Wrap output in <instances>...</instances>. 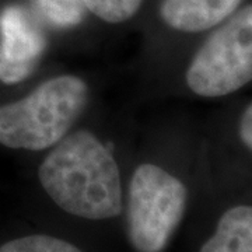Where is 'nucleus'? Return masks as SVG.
Returning a JSON list of instances; mask_svg holds the SVG:
<instances>
[{"label":"nucleus","mask_w":252,"mask_h":252,"mask_svg":"<svg viewBox=\"0 0 252 252\" xmlns=\"http://www.w3.org/2000/svg\"><path fill=\"white\" fill-rule=\"evenodd\" d=\"M39 13L56 28H72L87 16L84 0H35Z\"/></svg>","instance_id":"nucleus-8"},{"label":"nucleus","mask_w":252,"mask_h":252,"mask_svg":"<svg viewBox=\"0 0 252 252\" xmlns=\"http://www.w3.org/2000/svg\"><path fill=\"white\" fill-rule=\"evenodd\" d=\"M46 49L45 35L21 6L0 13V81L18 84L36 69Z\"/></svg>","instance_id":"nucleus-5"},{"label":"nucleus","mask_w":252,"mask_h":252,"mask_svg":"<svg viewBox=\"0 0 252 252\" xmlns=\"http://www.w3.org/2000/svg\"><path fill=\"white\" fill-rule=\"evenodd\" d=\"M90 101V86L80 76L59 74L26 97L0 105V144L16 150H49L70 133Z\"/></svg>","instance_id":"nucleus-2"},{"label":"nucleus","mask_w":252,"mask_h":252,"mask_svg":"<svg viewBox=\"0 0 252 252\" xmlns=\"http://www.w3.org/2000/svg\"><path fill=\"white\" fill-rule=\"evenodd\" d=\"M238 136L241 143L252 152V102L244 109L238 121Z\"/></svg>","instance_id":"nucleus-11"},{"label":"nucleus","mask_w":252,"mask_h":252,"mask_svg":"<svg viewBox=\"0 0 252 252\" xmlns=\"http://www.w3.org/2000/svg\"><path fill=\"white\" fill-rule=\"evenodd\" d=\"M0 252H84L77 245L61 237L30 234L13 238L0 245Z\"/></svg>","instance_id":"nucleus-9"},{"label":"nucleus","mask_w":252,"mask_h":252,"mask_svg":"<svg viewBox=\"0 0 252 252\" xmlns=\"http://www.w3.org/2000/svg\"><path fill=\"white\" fill-rule=\"evenodd\" d=\"M199 252H252V205L227 209Z\"/></svg>","instance_id":"nucleus-7"},{"label":"nucleus","mask_w":252,"mask_h":252,"mask_svg":"<svg viewBox=\"0 0 252 252\" xmlns=\"http://www.w3.org/2000/svg\"><path fill=\"white\" fill-rule=\"evenodd\" d=\"M243 0H161L160 17L167 27L195 34L217 27L238 10Z\"/></svg>","instance_id":"nucleus-6"},{"label":"nucleus","mask_w":252,"mask_h":252,"mask_svg":"<svg viewBox=\"0 0 252 252\" xmlns=\"http://www.w3.org/2000/svg\"><path fill=\"white\" fill-rule=\"evenodd\" d=\"M38 180L58 207L86 220H109L124 210V185L117 158L87 129L67 133L38 167Z\"/></svg>","instance_id":"nucleus-1"},{"label":"nucleus","mask_w":252,"mask_h":252,"mask_svg":"<svg viewBox=\"0 0 252 252\" xmlns=\"http://www.w3.org/2000/svg\"><path fill=\"white\" fill-rule=\"evenodd\" d=\"M188 202L185 184L154 162H142L126 193V233L136 252H162L181 224Z\"/></svg>","instance_id":"nucleus-3"},{"label":"nucleus","mask_w":252,"mask_h":252,"mask_svg":"<svg viewBox=\"0 0 252 252\" xmlns=\"http://www.w3.org/2000/svg\"><path fill=\"white\" fill-rule=\"evenodd\" d=\"M188 89L220 98L252 81V4L234 11L207 36L185 73Z\"/></svg>","instance_id":"nucleus-4"},{"label":"nucleus","mask_w":252,"mask_h":252,"mask_svg":"<svg viewBox=\"0 0 252 252\" xmlns=\"http://www.w3.org/2000/svg\"><path fill=\"white\" fill-rule=\"evenodd\" d=\"M89 13L109 24H121L135 17L143 0H84Z\"/></svg>","instance_id":"nucleus-10"}]
</instances>
